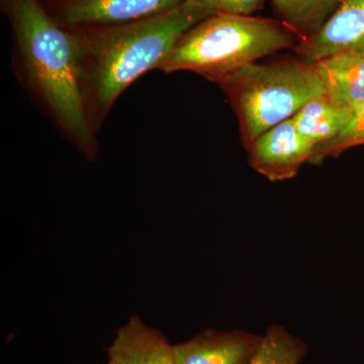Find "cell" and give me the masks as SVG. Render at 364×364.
<instances>
[{"label": "cell", "instance_id": "cell-9", "mask_svg": "<svg viewBox=\"0 0 364 364\" xmlns=\"http://www.w3.org/2000/svg\"><path fill=\"white\" fill-rule=\"evenodd\" d=\"M107 354L112 364H176L173 345L138 316L117 329Z\"/></svg>", "mask_w": 364, "mask_h": 364}, {"label": "cell", "instance_id": "cell-10", "mask_svg": "<svg viewBox=\"0 0 364 364\" xmlns=\"http://www.w3.org/2000/svg\"><path fill=\"white\" fill-rule=\"evenodd\" d=\"M313 65L326 95L352 107L364 102V54L341 53Z\"/></svg>", "mask_w": 364, "mask_h": 364}, {"label": "cell", "instance_id": "cell-5", "mask_svg": "<svg viewBox=\"0 0 364 364\" xmlns=\"http://www.w3.org/2000/svg\"><path fill=\"white\" fill-rule=\"evenodd\" d=\"M65 28L122 25L178 6L186 0H41Z\"/></svg>", "mask_w": 364, "mask_h": 364}, {"label": "cell", "instance_id": "cell-4", "mask_svg": "<svg viewBox=\"0 0 364 364\" xmlns=\"http://www.w3.org/2000/svg\"><path fill=\"white\" fill-rule=\"evenodd\" d=\"M220 86L236 114L246 147L261 134L291 119L306 102L325 95L315 67L298 56L255 62Z\"/></svg>", "mask_w": 364, "mask_h": 364}, {"label": "cell", "instance_id": "cell-8", "mask_svg": "<svg viewBox=\"0 0 364 364\" xmlns=\"http://www.w3.org/2000/svg\"><path fill=\"white\" fill-rule=\"evenodd\" d=\"M262 336L253 333L205 330L173 345L176 364H248Z\"/></svg>", "mask_w": 364, "mask_h": 364}, {"label": "cell", "instance_id": "cell-3", "mask_svg": "<svg viewBox=\"0 0 364 364\" xmlns=\"http://www.w3.org/2000/svg\"><path fill=\"white\" fill-rule=\"evenodd\" d=\"M296 41L279 21L217 13L189 28L159 70L193 72L220 85L244 67L294 47Z\"/></svg>", "mask_w": 364, "mask_h": 364}, {"label": "cell", "instance_id": "cell-12", "mask_svg": "<svg viewBox=\"0 0 364 364\" xmlns=\"http://www.w3.org/2000/svg\"><path fill=\"white\" fill-rule=\"evenodd\" d=\"M343 0H272L273 9L299 42L318 32Z\"/></svg>", "mask_w": 364, "mask_h": 364}, {"label": "cell", "instance_id": "cell-7", "mask_svg": "<svg viewBox=\"0 0 364 364\" xmlns=\"http://www.w3.org/2000/svg\"><path fill=\"white\" fill-rule=\"evenodd\" d=\"M309 64L341 54H364V0H343L317 33L296 45Z\"/></svg>", "mask_w": 364, "mask_h": 364}, {"label": "cell", "instance_id": "cell-2", "mask_svg": "<svg viewBox=\"0 0 364 364\" xmlns=\"http://www.w3.org/2000/svg\"><path fill=\"white\" fill-rule=\"evenodd\" d=\"M21 74L38 102L88 160L97 152L86 107L77 44L41 0H1Z\"/></svg>", "mask_w": 364, "mask_h": 364}, {"label": "cell", "instance_id": "cell-1", "mask_svg": "<svg viewBox=\"0 0 364 364\" xmlns=\"http://www.w3.org/2000/svg\"><path fill=\"white\" fill-rule=\"evenodd\" d=\"M217 13L205 0H186L143 20L70 28L77 44L86 107L95 130L132 83L159 69L189 28Z\"/></svg>", "mask_w": 364, "mask_h": 364}, {"label": "cell", "instance_id": "cell-15", "mask_svg": "<svg viewBox=\"0 0 364 364\" xmlns=\"http://www.w3.org/2000/svg\"><path fill=\"white\" fill-rule=\"evenodd\" d=\"M218 13L251 16L262 6L264 0H205Z\"/></svg>", "mask_w": 364, "mask_h": 364}, {"label": "cell", "instance_id": "cell-13", "mask_svg": "<svg viewBox=\"0 0 364 364\" xmlns=\"http://www.w3.org/2000/svg\"><path fill=\"white\" fill-rule=\"evenodd\" d=\"M308 352L306 345L280 325L268 327L248 364H299Z\"/></svg>", "mask_w": 364, "mask_h": 364}, {"label": "cell", "instance_id": "cell-16", "mask_svg": "<svg viewBox=\"0 0 364 364\" xmlns=\"http://www.w3.org/2000/svg\"><path fill=\"white\" fill-rule=\"evenodd\" d=\"M105 364H112V363H109V361H107V363H105Z\"/></svg>", "mask_w": 364, "mask_h": 364}, {"label": "cell", "instance_id": "cell-14", "mask_svg": "<svg viewBox=\"0 0 364 364\" xmlns=\"http://www.w3.org/2000/svg\"><path fill=\"white\" fill-rule=\"evenodd\" d=\"M364 145V102L354 107L350 122L338 136L314 150L310 163L321 164L327 158L339 157L345 151Z\"/></svg>", "mask_w": 364, "mask_h": 364}, {"label": "cell", "instance_id": "cell-11", "mask_svg": "<svg viewBox=\"0 0 364 364\" xmlns=\"http://www.w3.org/2000/svg\"><path fill=\"white\" fill-rule=\"evenodd\" d=\"M353 111L354 107L340 104L324 95L306 102L291 119L299 134L317 148L343 131Z\"/></svg>", "mask_w": 364, "mask_h": 364}, {"label": "cell", "instance_id": "cell-6", "mask_svg": "<svg viewBox=\"0 0 364 364\" xmlns=\"http://www.w3.org/2000/svg\"><path fill=\"white\" fill-rule=\"evenodd\" d=\"M249 164L270 181L298 176L312 159L315 146L299 134L293 119L277 124L247 146Z\"/></svg>", "mask_w": 364, "mask_h": 364}]
</instances>
